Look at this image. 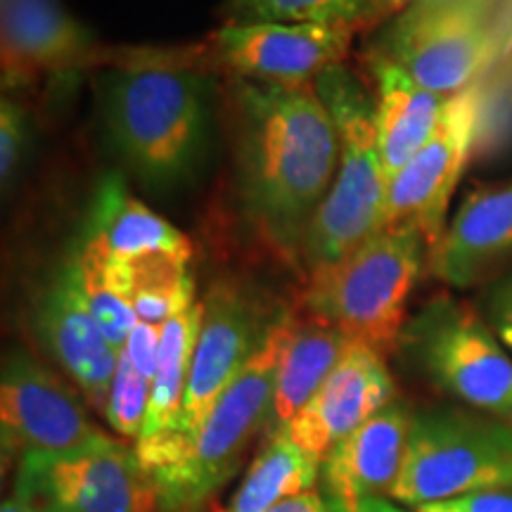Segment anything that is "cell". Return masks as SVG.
<instances>
[{
  "instance_id": "6da1fadb",
  "label": "cell",
  "mask_w": 512,
  "mask_h": 512,
  "mask_svg": "<svg viewBox=\"0 0 512 512\" xmlns=\"http://www.w3.org/2000/svg\"><path fill=\"white\" fill-rule=\"evenodd\" d=\"M233 107L242 211L280 254L302 261L339 164L328 105L316 83L290 88L235 79Z\"/></svg>"
},
{
  "instance_id": "7a4b0ae2",
  "label": "cell",
  "mask_w": 512,
  "mask_h": 512,
  "mask_svg": "<svg viewBox=\"0 0 512 512\" xmlns=\"http://www.w3.org/2000/svg\"><path fill=\"white\" fill-rule=\"evenodd\" d=\"M100 114L110 145L155 190L195 178L209 147V86L174 64H133L100 76Z\"/></svg>"
},
{
  "instance_id": "3957f363",
  "label": "cell",
  "mask_w": 512,
  "mask_h": 512,
  "mask_svg": "<svg viewBox=\"0 0 512 512\" xmlns=\"http://www.w3.org/2000/svg\"><path fill=\"white\" fill-rule=\"evenodd\" d=\"M430 245L413 223L377 230L342 261L309 273L304 304L313 318L387 356L406 328V304Z\"/></svg>"
},
{
  "instance_id": "277c9868",
  "label": "cell",
  "mask_w": 512,
  "mask_h": 512,
  "mask_svg": "<svg viewBox=\"0 0 512 512\" xmlns=\"http://www.w3.org/2000/svg\"><path fill=\"white\" fill-rule=\"evenodd\" d=\"M316 91L337 126L339 164L328 197L306 235L302 256L306 273L337 264L373 238L382 228L389 188L377 145L375 100L366 86L339 64L320 76Z\"/></svg>"
},
{
  "instance_id": "5b68a950",
  "label": "cell",
  "mask_w": 512,
  "mask_h": 512,
  "mask_svg": "<svg viewBox=\"0 0 512 512\" xmlns=\"http://www.w3.org/2000/svg\"><path fill=\"white\" fill-rule=\"evenodd\" d=\"M512 489V425L460 408L413 413L392 486L396 501L420 508L477 491Z\"/></svg>"
},
{
  "instance_id": "8992f818",
  "label": "cell",
  "mask_w": 512,
  "mask_h": 512,
  "mask_svg": "<svg viewBox=\"0 0 512 512\" xmlns=\"http://www.w3.org/2000/svg\"><path fill=\"white\" fill-rule=\"evenodd\" d=\"M292 318L275 325L264 347L214 403L192 441L188 456L150 479L157 505L166 512L192 510L233 475L240 453L256 427L271 418L280 361L292 330Z\"/></svg>"
},
{
  "instance_id": "52a82bcc",
  "label": "cell",
  "mask_w": 512,
  "mask_h": 512,
  "mask_svg": "<svg viewBox=\"0 0 512 512\" xmlns=\"http://www.w3.org/2000/svg\"><path fill=\"white\" fill-rule=\"evenodd\" d=\"M399 344L441 392L479 413L512 418V356L470 304L432 299L408 320Z\"/></svg>"
},
{
  "instance_id": "ba28073f",
  "label": "cell",
  "mask_w": 512,
  "mask_h": 512,
  "mask_svg": "<svg viewBox=\"0 0 512 512\" xmlns=\"http://www.w3.org/2000/svg\"><path fill=\"white\" fill-rule=\"evenodd\" d=\"M494 0H434L396 12L377 53L427 91L453 95L482 79L496 55Z\"/></svg>"
},
{
  "instance_id": "9c48e42d",
  "label": "cell",
  "mask_w": 512,
  "mask_h": 512,
  "mask_svg": "<svg viewBox=\"0 0 512 512\" xmlns=\"http://www.w3.org/2000/svg\"><path fill=\"white\" fill-rule=\"evenodd\" d=\"M15 501L29 512H150L157 498L136 451L100 434L74 451L24 456Z\"/></svg>"
},
{
  "instance_id": "30bf717a",
  "label": "cell",
  "mask_w": 512,
  "mask_h": 512,
  "mask_svg": "<svg viewBox=\"0 0 512 512\" xmlns=\"http://www.w3.org/2000/svg\"><path fill=\"white\" fill-rule=\"evenodd\" d=\"M484 110L486 91L482 81L448 98L437 131L389 181L382 228L413 223L422 230L432 252L446 233L448 207L477 147Z\"/></svg>"
},
{
  "instance_id": "8fae6325",
  "label": "cell",
  "mask_w": 512,
  "mask_h": 512,
  "mask_svg": "<svg viewBox=\"0 0 512 512\" xmlns=\"http://www.w3.org/2000/svg\"><path fill=\"white\" fill-rule=\"evenodd\" d=\"M283 318L273 316L264 299L247 285L221 280L209 287L202 299V325L183 406V437L188 446L219 396L264 347Z\"/></svg>"
},
{
  "instance_id": "7c38bea8",
  "label": "cell",
  "mask_w": 512,
  "mask_h": 512,
  "mask_svg": "<svg viewBox=\"0 0 512 512\" xmlns=\"http://www.w3.org/2000/svg\"><path fill=\"white\" fill-rule=\"evenodd\" d=\"M86 406L27 351H10L0 373V441L5 463L53 456L98 439Z\"/></svg>"
},
{
  "instance_id": "4fadbf2b",
  "label": "cell",
  "mask_w": 512,
  "mask_h": 512,
  "mask_svg": "<svg viewBox=\"0 0 512 512\" xmlns=\"http://www.w3.org/2000/svg\"><path fill=\"white\" fill-rule=\"evenodd\" d=\"M344 27L278 22H228L209 38V53L235 79L273 86H313L349 53Z\"/></svg>"
},
{
  "instance_id": "5bb4252c",
  "label": "cell",
  "mask_w": 512,
  "mask_h": 512,
  "mask_svg": "<svg viewBox=\"0 0 512 512\" xmlns=\"http://www.w3.org/2000/svg\"><path fill=\"white\" fill-rule=\"evenodd\" d=\"M34 328L43 349L72 377L95 411L105 415L119 351L107 342L98 320L88 309L72 254L38 294Z\"/></svg>"
},
{
  "instance_id": "9a60e30c",
  "label": "cell",
  "mask_w": 512,
  "mask_h": 512,
  "mask_svg": "<svg viewBox=\"0 0 512 512\" xmlns=\"http://www.w3.org/2000/svg\"><path fill=\"white\" fill-rule=\"evenodd\" d=\"M394 377L384 356L361 342H347L342 358L309 403L283 427L313 458L325 456L394 401Z\"/></svg>"
},
{
  "instance_id": "2e32d148",
  "label": "cell",
  "mask_w": 512,
  "mask_h": 512,
  "mask_svg": "<svg viewBox=\"0 0 512 512\" xmlns=\"http://www.w3.org/2000/svg\"><path fill=\"white\" fill-rule=\"evenodd\" d=\"M0 10V74L5 91L69 76L98 55L91 31L69 15L60 0H0Z\"/></svg>"
},
{
  "instance_id": "e0dca14e",
  "label": "cell",
  "mask_w": 512,
  "mask_h": 512,
  "mask_svg": "<svg viewBox=\"0 0 512 512\" xmlns=\"http://www.w3.org/2000/svg\"><path fill=\"white\" fill-rule=\"evenodd\" d=\"M411 420L413 413L403 403L392 401L332 448L320 467L330 512H358L370 498L392 494Z\"/></svg>"
},
{
  "instance_id": "ac0fdd59",
  "label": "cell",
  "mask_w": 512,
  "mask_h": 512,
  "mask_svg": "<svg viewBox=\"0 0 512 512\" xmlns=\"http://www.w3.org/2000/svg\"><path fill=\"white\" fill-rule=\"evenodd\" d=\"M512 256V176L472 190L430 252V273L441 283L470 287Z\"/></svg>"
},
{
  "instance_id": "d6986e66",
  "label": "cell",
  "mask_w": 512,
  "mask_h": 512,
  "mask_svg": "<svg viewBox=\"0 0 512 512\" xmlns=\"http://www.w3.org/2000/svg\"><path fill=\"white\" fill-rule=\"evenodd\" d=\"M375 76V128L387 181L399 174L437 131L446 95L422 88L382 53L370 55Z\"/></svg>"
},
{
  "instance_id": "ffe728a7",
  "label": "cell",
  "mask_w": 512,
  "mask_h": 512,
  "mask_svg": "<svg viewBox=\"0 0 512 512\" xmlns=\"http://www.w3.org/2000/svg\"><path fill=\"white\" fill-rule=\"evenodd\" d=\"M83 238L98 247L112 264H128L140 256L171 254L190 259L192 247L181 230L133 197L119 176L102 178L93 197Z\"/></svg>"
},
{
  "instance_id": "44dd1931",
  "label": "cell",
  "mask_w": 512,
  "mask_h": 512,
  "mask_svg": "<svg viewBox=\"0 0 512 512\" xmlns=\"http://www.w3.org/2000/svg\"><path fill=\"white\" fill-rule=\"evenodd\" d=\"M347 342L349 339L342 332L318 318L292 323L275 382L271 420L278 430H283L318 392L320 384L328 380Z\"/></svg>"
},
{
  "instance_id": "7402d4cb",
  "label": "cell",
  "mask_w": 512,
  "mask_h": 512,
  "mask_svg": "<svg viewBox=\"0 0 512 512\" xmlns=\"http://www.w3.org/2000/svg\"><path fill=\"white\" fill-rule=\"evenodd\" d=\"M320 467L323 460L306 453L283 430H275L223 512H271L285 498L309 491Z\"/></svg>"
},
{
  "instance_id": "603a6c76",
  "label": "cell",
  "mask_w": 512,
  "mask_h": 512,
  "mask_svg": "<svg viewBox=\"0 0 512 512\" xmlns=\"http://www.w3.org/2000/svg\"><path fill=\"white\" fill-rule=\"evenodd\" d=\"M188 264L190 259L171 254H150L119 264L138 320L164 328L178 311L195 304Z\"/></svg>"
},
{
  "instance_id": "cb8c5ba5",
  "label": "cell",
  "mask_w": 512,
  "mask_h": 512,
  "mask_svg": "<svg viewBox=\"0 0 512 512\" xmlns=\"http://www.w3.org/2000/svg\"><path fill=\"white\" fill-rule=\"evenodd\" d=\"M72 259L88 309L98 320L107 342L121 354L128 335L136 328L138 316L131 304V297H128L119 264L107 261L98 252V247L91 245L86 238H81L79 245L72 249Z\"/></svg>"
},
{
  "instance_id": "d4e9b609",
  "label": "cell",
  "mask_w": 512,
  "mask_h": 512,
  "mask_svg": "<svg viewBox=\"0 0 512 512\" xmlns=\"http://www.w3.org/2000/svg\"><path fill=\"white\" fill-rule=\"evenodd\" d=\"M382 0H226L228 22L318 24L354 29Z\"/></svg>"
},
{
  "instance_id": "484cf974",
  "label": "cell",
  "mask_w": 512,
  "mask_h": 512,
  "mask_svg": "<svg viewBox=\"0 0 512 512\" xmlns=\"http://www.w3.org/2000/svg\"><path fill=\"white\" fill-rule=\"evenodd\" d=\"M152 382L133 368L126 354H119L117 373H114L110 399H107L105 418L110 427L124 439H136L143 432L147 406H150Z\"/></svg>"
},
{
  "instance_id": "4316f807",
  "label": "cell",
  "mask_w": 512,
  "mask_h": 512,
  "mask_svg": "<svg viewBox=\"0 0 512 512\" xmlns=\"http://www.w3.org/2000/svg\"><path fill=\"white\" fill-rule=\"evenodd\" d=\"M29 147V117L15 100L0 102V181L8 190L22 169Z\"/></svg>"
},
{
  "instance_id": "83f0119b",
  "label": "cell",
  "mask_w": 512,
  "mask_h": 512,
  "mask_svg": "<svg viewBox=\"0 0 512 512\" xmlns=\"http://www.w3.org/2000/svg\"><path fill=\"white\" fill-rule=\"evenodd\" d=\"M159 347H162V328L138 320L136 328L128 335L126 347L121 354H126L128 361L133 363V368L152 382L159 366Z\"/></svg>"
},
{
  "instance_id": "f1b7e54d",
  "label": "cell",
  "mask_w": 512,
  "mask_h": 512,
  "mask_svg": "<svg viewBox=\"0 0 512 512\" xmlns=\"http://www.w3.org/2000/svg\"><path fill=\"white\" fill-rule=\"evenodd\" d=\"M415 512H512V491H477L448 501L425 503Z\"/></svg>"
},
{
  "instance_id": "f546056e",
  "label": "cell",
  "mask_w": 512,
  "mask_h": 512,
  "mask_svg": "<svg viewBox=\"0 0 512 512\" xmlns=\"http://www.w3.org/2000/svg\"><path fill=\"white\" fill-rule=\"evenodd\" d=\"M486 316H489L491 330L512 356V275L491 287L489 299H486Z\"/></svg>"
},
{
  "instance_id": "4dcf8cb0",
  "label": "cell",
  "mask_w": 512,
  "mask_h": 512,
  "mask_svg": "<svg viewBox=\"0 0 512 512\" xmlns=\"http://www.w3.org/2000/svg\"><path fill=\"white\" fill-rule=\"evenodd\" d=\"M271 512H330V505L325 501V496H320L318 491H302V494L285 498L283 503H278Z\"/></svg>"
},
{
  "instance_id": "1f68e13d",
  "label": "cell",
  "mask_w": 512,
  "mask_h": 512,
  "mask_svg": "<svg viewBox=\"0 0 512 512\" xmlns=\"http://www.w3.org/2000/svg\"><path fill=\"white\" fill-rule=\"evenodd\" d=\"M358 512H403V510H399L389 501H384V498H370V501L361 505V510Z\"/></svg>"
},
{
  "instance_id": "d6a6232c",
  "label": "cell",
  "mask_w": 512,
  "mask_h": 512,
  "mask_svg": "<svg viewBox=\"0 0 512 512\" xmlns=\"http://www.w3.org/2000/svg\"><path fill=\"white\" fill-rule=\"evenodd\" d=\"M418 3H434V0H382L380 10L399 12L403 8H408V5H418Z\"/></svg>"
},
{
  "instance_id": "836d02e7",
  "label": "cell",
  "mask_w": 512,
  "mask_h": 512,
  "mask_svg": "<svg viewBox=\"0 0 512 512\" xmlns=\"http://www.w3.org/2000/svg\"><path fill=\"white\" fill-rule=\"evenodd\" d=\"M0 512H29V510L24 508V505H19L15 498H12V501H5L3 503V508H0Z\"/></svg>"
}]
</instances>
